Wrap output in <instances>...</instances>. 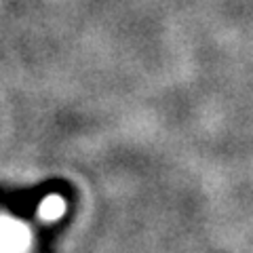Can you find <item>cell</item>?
Instances as JSON below:
<instances>
[{
	"label": "cell",
	"mask_w": 253,
	"mask_h": 253,
	"mask_svg": "<svg viewBox=\"0 0 253 253\" xmlns=\"http://www.w3.org/2000/svg\"><path fill=\"white\" fill-rule=\"evenodd\" d=\"M30 245V230L21 221L0 215V253H21Z\"/></svg>",
	"instance_id": "obj_1"
},
{
	"label": "cell",
	"mask_w": 253,
	"mask_h": 253,
	"mask_svg": "<svg viewBox=\"0 0 253 253\" xmlns=\"http://www.w3.org/2000/svg\"><path fill=\"white\" fill-rule=\"evenodd\" d=\"M63 211H66V201H63L59 194H51L41 203L38 215H41L42 221H55L63 215Z\"/></svg>",
	"instance_id": "obj_2"
}]
</instances>
